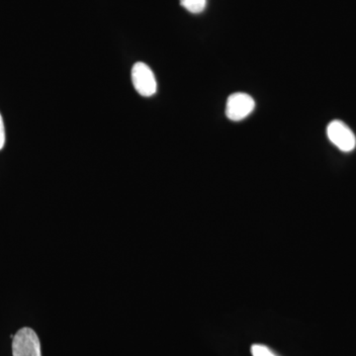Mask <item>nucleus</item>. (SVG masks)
Segmentation results:
<instances>
[{"instance_id":"7","label":"nucleus","mask_w":356,"mask_h":356,"mask_svg":"<svg viewBox=\"0 0 356 356\" xmlns=\"http://www.w3.org/2000/svg\"><path fill=\"white\" fill-rule=\"evenodd\" d=\"M6 144V129H4L3 120H2L1 114H0V149Z\"/></svg>"},{"instance_id":"3","label":"nucleus","mask_w":356,"mask_h":356,"mask_svg":"<svg viewBox=\"0 0 356 356\" xmlns=\"http://www.w3.org/2000/svg\"><path fill=\"white\" fill-rule=\"evenodd\" d=\"M255 102L252 96L243 92L229 95L226 103V116L229 120L242 121L252 113Z\"/></svg>"},{"instance_id":"6","label":"nucleus","mask_w":356,"mask_h":356,"mask_svg":"<svg viewBox=\"0 0 356 356\" xmlns=\"http://www.w3.org/2000/svg\"><path fill=\"white\" fill-rule=\"evenodd\" d=\"M252 356H276L273 351L262 344H254L252 346Z\"/></svg>"},{"instance_id":"4","label":"nucleus","mask_w":356,"mask_h":356,"mask_svg":"<svg viewBox=\"0 0 356 356\" xmlns=\"http://www.w3.org/2000/svg\"><path fill=\"white\" fill-rule=\"evenodd\" d=\"M327 138L341 152L348 153L356 146L355 133L343 121L334 120L327 125Z\"/></svg>"},{"instance_id":"2","label":"nucleus","mask_w":356,"mask_h":356,"mask_svg":"<svg viewBox=\"0 0 356 356\" xmlns=\"http://www.w3.org/2000/svg\"><path fill=\"white\" fill-rule=\"evenodd\" d=\"M132 83L137 92L144 97H149L156 92L158 83L153 70L145 63L139 62L134 65L132 69Z\"/></svg>"},{"instance_id":"1","label":"nucleus","mask_w":356,"mask_h":356,"mask_svg":"<svg viewBox=\"0 0 356 356\" xmlns=\"http://www.w3.org/2000/svg\"><path fill=\"white\" fill-rule=\"evenodd\" d=\"M13 356H42L41 344L36 332L23 327L16 332L13 341Z\"/></svg>"},{"instance_id":"5","label":"nucleus","mask_w":356,"mask_h":356,"mask_svg":"<svg viewBox=\"0 0 356 356\" xmlns=\"http://www.w3.org/2000/svg\"><path fill=\"white\" fill-rule=\"evenodd\" d=\"M180 4L188 13L198 14L203 13L207 4V0H180Z\"/></svg>"}]
</instances>
